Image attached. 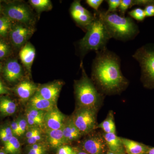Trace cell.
Masks as SVG:
<instances>
[{
  "mask_svg": "<svg viewBox=\"0 0 154 154\" xmlns=\"http://www.w3.org/2000/svg\"><path fill=\"white\" fill-rule=\"evenodd\" d=\"M96 52L92 75L97 85L108 94L122 91L128 85V81L122 73L119 57L107 48Z\"/></svg>",
  "mask_w": 154,
  "mask_h": 154,
  "instance_id": "1",
  "label": "cell"
},
{
  "mask_svg": "<svg viewBox=\"0 0 154 154\" xmlns=\"http://www.w3.org/2000/svg\"><path fill=\"white\" fill-rule=\"evenodd\" d=\"M95 14L103 22L111 38L126 41L133 39L139 33L137 25L129 17L104 11H98Z\"/></svg>",
  "mask_w": 154,
  "mask_h": 154,
  "instance_id": "2",
  "label": "cell"
},
{
  "mask_svg": "<svg viewBox=\"0 0 154 154\" xmlns=\"http://www.w3.org/2000/svg\"><path fill=\"white\" fill-rule=\"evenodd\" d=\"M82 77L75 82V94L79 107L97 109L101 102V95L87 75L82 62L81 64Z\"/></svg>",
  "mask_w": 154,
  "mask_h": 154,
  "instance_id": "3",
  "label": "cell"
},
{
  "mask_svg": "<svg viewBox=\"0 0 154 154\" xmlns=\"http://www.w3.org/2000/svg\"><path fill=\"white\" fill-rule=\"evenodd\" d=\"M95 18L86 30L85 36L79 41L80 49L84 53L91 51L96 52L106 48L111 37L105 25L95 14Z\"/></svg>",
  "mask_w": 154,
  "mask_h": 154,
  "instance_id": "4",
  "label": "cell"
},
{
  "mask_svg": "<svg viewBox=\"0 0 154 154\" xmlns=\"http://www.w3.org/2000/svg\"><path fill=\"white\" fill-rule=\"evenodd\" d=\"M133 57L139 63L145 79L154 85V45H147L140 48Z\"/></svg>",
  "mask_w": 154,
  "mask_h": 154,
  "instance_id": "5",
  "label": "cell"
},
{
  "mask_svg": "<svg viewBox=\"0 0 154 154\" xmlns=\"http://www.w3.org/2000/svg\"><path fill=\"white\" fill-rule=\"evenodd\" d=\"M97 109L79 107L72 116L73 121L82 135L88 134L96 128Z\"/></svg>",
  "mask_w": 154,
  "mask_h": 154,
  "instance_id": "6",
  "label": "cell"
},
{
  "mask_svg": "<svg viewBox=\"0 0 154 154\" xmlns=\"http://www.w3.org/2000/svg\"><path fill=\"white\" fill-rule=\"evenodd\" d=\"M4 16L11 21L28 24L32 19V15L27 6L20 3H12L8 4L3 10Z\"/></svg>",
  "mask_w": 154,
  "mask_h": 154,
  "instance_id": "7",
  "label": "cell"
},
{
  "mask_svg": "<svg viewBox=\"0 0 154 154\" xmlns=\"http://www.w3.org/2000/svg\"><path fill=\"white\" fill-rule=\"evenodd\" d=\"M70 11L75 22L86 30L95 18V15H93L82 5L80 1H75L72 3Z\"/></svg>",
  "mask_w": 154,
  "mask_h": 154,
  "instance_id": "8",
  "label": "cell"
},
{
  "mask_svg": "<svg viewBox=\"0 0 154 154\" xmlns=\"http://www.w3.org/2000/svg\"><path fill=\"white\" fill-rule=\"evenodd\" d=\"M11 42L14 46L20 48L26 44L28 38L33 33L32 29L21 24H16L11 26L10 32Z\"/></svg>",
  "mask_w": 154,
  "mask_h": 154,
  "instance_id": "9",
  "label": "cell"
},
{
  "mask_svg": "<svg viewBox=\"0 0 154 154\" xmlns=\"http://www.w3.org/2000/svg\"><path fill=\"white\" fill-rule=\"evenodd\" d=\"M82 147L88 154H105L107 148L103 137L98 134L85 139L83 141Z\"/></svg>",
  "mask_w": 154,
  "mask_h": 154,
  "instance_id": "10",
  "label": "cell"
},
{
  "mask_svg": "<svg viewBox=\"0 0 154 154\" xmlns=\"http://www.w3.org/2000/svg\"><path fill=\"white\" fill-rule=\"evenodd\" d=\"M66 120L64 115L55 107L45 113V126L47 129H60L62 128Z\"/></svg>",
  "mask_w": 154,
  "mask_h": 154,
  "instance_id": "11",
  "label": "cell"
},
{
  "mask_svg": "<svg viewBox=\"0 0 154 154\" xmlns=\"http://www.w3.org/2000/svg\"><path fill=\"white\" fill-rule=\"evenodd\" d=\"M3 75L9 83L16 82L22 75V69L19 62L16 59L9 60L3 67Z\"/></svg>",
  "mask_w": 154,
  "mask_h": 154,
  "instance_id": "12",
  "label": "cell"
},
{
  "mask_svg": "<svg viewBox=\"0 0 154 154\" xmlns=\"http://www.w3.org/2000/svg\"><path fill=\"white\" fill-rule=\"evenodd\" d=\"M63 85L59 81L45 84L38 88L36 93L42 98L56 103Z\"/></svg>",
  "mask_w": 154,
  "mask_h": 154,
  "instance_id": "13",
  "label": "cell"
},
{
  "mask_svg": "<svg viewBox=\"0 0 154 154\" xmlns=\"http://www.w3.org/2000/svg\"><path fill=\"white\" fill-rule=\"evenodd\" d=\"M37 86L30 81H22L14 88V91L22 100H29L37 91Z\"/></svg>",
  "mask_w": 154,
  "mask_h": 154,
  "instance_id": "14",
  "label": "cell"
},
{
  "mask_svg": "<svg viewBox=\"0 0 154 154\" xmlns=\"http://www.w3.org/2000/svg\"><path fill=\"white\" fill-rule=\"evenodd\" d=\"M62 131L66 143L78 140L82 135L74 123L72 116L66 120Z\"/></svg>",
  "mask_w": 154,
  "mask_h": 154,
  "instance_id": "15",
  "label": "cell"
},
{
  "mask_svg": "<svg viewBox=\"0 0 154 154\" xmlns=\"http://www.w3.org/2000/svg\"><path fill=\"white\" fill-rule=\"evenodd\" d=\"M45 111H42L28 107L26 114V118L28 122V128L45 126L44 119Z\"/></svg>",
  "mask_w": 154,
  "mask_h": 154,
  "instance_id": "16",
  "label": "cell"
},
{
  "mask_svg": "<svg viewBox=\"0 0 154 154\" xmlns=\"http://www.w3.org/2000/svg\"><path fill=\"white\" fill-rule=\"evenodd\" d=\"M56 103L42 98L37 93L29 100V107L36 110L47 111L56 107Z\"/></svg>",
  "mask_w": 154,
  "mask_h": 154,
  "instance_id": "17",
  "label": "cell"
},
{
  "mask_svg": "<svg viewBox=\"0 0 154 154\" xmlns=\"http://www.w3.org/2000/svg\"><path fill=\"white\" fill-rule=\"evenodd\" d=\"M19 57L22 63L28 71H30L36 55V50L33 45L28 42L19 52Z\"/></svg>",
  "mask_w": 154,
  "mask_h": 154,
  "instance_id": "18",
  "label": "cell"
},
{
  "mask_svg": "<svg viewBox=\"0 0 154 154\" xmlns=\"http://www.w3.org/2000/svg\"><path fill=\"white\" fill-rule=\"evenodd\" d=\"M123 148L128 154H146L148 146L128 139L121 138Z\"/></svg>",
  "mask_w": 154,
  "mask_h": 154,
  "instance_id": "19",
  "label": "cell"
},
{
  "mask_svg": "<svg viewBox=\"0 0 154 154\" xmlns=\"http://www.w3.org/2000/svg\"><path fill=\"white\" fill-rule=\"evenodd\" d=\"M45 134L48 143L51 147L58 149L61 146L66 144L62 128L59 130L46 129Z\"/></svg>",
  "mask_w": 154,
  "mask_h": 154,
  "instance_id": "20",
  "label": "cell"
},
{
  "mask_svg": "<svg viewBox=\"0 0 154 154\" xmlns=\"http://www.w3.org/2000/svg\"><path fill=\"white\" fill-rule=\"evenodd\" d=\"M17 110V105L14 100L6 96H0V115L3 117L14 115Z\"/></svg>",
  "mask_w": 154,
  "mask_h": 154,
  "instance_id": "21",
  "label": "cell"
},
{
  "mask_svg": "<svg viewBox=\"0 0 154 154\" xmlns=\"http://www.w3.org/2000/svg\"><path fill=\"white\" fill-rule=\"evenodd\" d=\"M103 137L109 150L113 152H123L124 148L121 138L117 136L116 133H105Z\"/></svg>",
  "mask_w": 154,
  "mask_h": 154,
  "instance_id": "22",
  "label": "cell"
},
{
  "mask_svg": "<svg viewBox=\"0 0 154 154\" xmlns=\"http://www.w3.org/2000/svg\"><path fill=\"white\" fill-rule=\"evenodd\" d=\"M3 149L7 154H21V144L18 138L13 136L4 145Z\"/></svg>",
  "mask_w": 154,
  "mask_h": 154,
  "instance_id": "23",
  "label": "cell"
},
{
  "mask_svg": "<svg viewBox=\"0 0 154 154\" xmlns=\"http://www.w3.org/2000/svg\"><path fill=\"white\" fill-rule=\"evenodd\" d=\"M96 128H101L105 133H116V128L112 112H109L107 118L97 125Z\"/></svg>",
  "mask_w": 154,
  "mask_h": 154,
  "instance_id": "24",
  "label": "cell"
},
{
  "mask_svg": "<svg viewBox=\"0 0 154 154\" xmlns=\"http://www.w3.org/2000/svg\"><path fill=\"white\" fill-rule=\"evenodd\" d=\"M13 136L11 122L0 125V141L3 145L7 143Z\"/></svg>",
  "mask_w": 154,
  "mask_h": 154,
  "instance_id": "25",
  "label": "cell"
},
{
  "mask_svg": "<svg viewBox=\"0 0 154 154\" xmlns=\"http://www.w3.org/2000/svg\"><path fill=\"white\" fill-rule=\"evenodd\" d=\"M12 21L5 16L0 17V36L6 37L10 32Z\"/></svg>",
  "mask_w": 154,
  "mask_h": 154,
  "instance_id": "26",
  "label": "cell"
},
{
  "mask_svg": "<svg viewBox=\"0 0 154 154\" xmlns=\"http://www.w3.org/2000/svg\"><path fill=\"white\" fill-rule=\"evenodd\" d=\"M47 146L43 143H39L29 145L27 149V154H46Z\"/></svg>",
  "mask_w": 154,
  "mask_h": 154,
  "instance_id": "27",
  "label": "cell"
},
{
  "mask_svg": "<svg viewBox=\"0 0 154 154\" xmlns=\"http://www.w3.org/2000/svg\"><path fill=\"white\" fill-rule=\"evenodd\" d=\"M29 2L38 11H46L51 8V2L49 0H30Z\"/></svg>",
  "mask_w": 154,
  "mask_h": 154,
  "instance_id": "28",
  "label": "cell"
},
{
  "mask_svg": "<svg viewBox=\"0 0 154 154\" xmlns=\"http://www.w3.org/2000/svg\"><path fill=\"white\" fill-rule=\"evenodd\" d=\"M131 17L138 21H143L146 18V15L143 9L137 8L129 11L128 13Z\"/></svg>",
  "mask_w": 154,
  "mask_h": 154,
  "instance_id": "29",
  "label": "cell"
},
{
  "mask_svg": "<svg viewBox=\"0 0 154 154\" xmlns=\"http://www.w3.org/2000/svg\"><path fill=\"white\" fill-rule=\"evenodd\" d=\"M11 49L8 45L2 38H0V60L3 59L10 55Z\"/></svg>",
  "mask_w": 154,
  "mask_h": 154,
  "instance_id": "30",
  "label": "cell"
},
{
  "mask_svg": "<svg viewBox=\"0 0 154 154\" xmlns=\"http://www.w3.org/2000/svg\"><path fill=\"white\" fill-rule=\"evenodd\" d=\"M18 122V125H19V131H20L21 137L23 135L25 134L28 128V122L26 117H23L22 116H19L17 119Z\"/></svg>",
  "mask_w": 154,
  "mask_h": 154,
  "instance_id": "31",
  "label": "cell"
},
{
  "mask_svg": "<svg viewBox=\"0 0 154 154\" xmlns=\"http://www.w3.org/2000/svg\"><path fill=\"white\" fill-rule=\"evenodd\" d=\"M132 7V0H121L118 9L122 17H124L127 10Z\"/></svg>",
  "mask_w": 154,
  "mask_h": 154,
  "instance_id": "32",
  "label": "cell"
},
{
  "mask_svg": "<svg viewBox=\"0 0 154 154\" xmlns=\"http://www.w3.org/2000/svg\"><path fill=\"white\" fill-rule=\"evenodd\" d=\"M108 5L107 13H114L118 8L121 0H107L106 1Z\"/></svg>",
  "mask_w": 154,
  "mask_h": 154,
  "instance_id": "33",
  "label": "cell"
},
{
  "mask_svg": "<svg viewBox=\"0 0 154 154\" xmlns=\"http://www.w3.org/2000/svg\"><path fill=\"white\" fill-rule=\"evenodd\" d=\"M43 140V135L42 134V132L39 133L33 136L32 137L27 139V143L29 145L39 143L42 142Z\"/></svg>",
  "mask_w": 154,
  "mask_h": 154,
  "instance_id": "34",
  "label": "cell"
},
{
  "mask_svg": "<svg viewBox=\"0 0 154 154\" xmlns=\"http://www.w3.org/2000/svg\"><path fill=\"white\" fill-rule=\"evenodd\" d=\"M41 128L38 127H33L28 128L26 133L25 134L26 140L32 137L39 133L42 132Z\"/></svg>",
  "mask_w": 154,
  "mask_h": 154,
  "instance_id": "35",
  "label": "cell"
},
{
  "mask_svg": "<svg viewBox=\"0 0 154 154\" xmlns=\"http://www.w3.org/2000/svg\"><path fill=\"white\" fill-rule=\"evenodd\" d=\"M11 126L14 136L17 138L21 137L20 131L17 119L13 120L11 122Z\"/></svg>",
  "mask_w": 154,
  "mask_h": 154,
  "instance_id": "36",
  "label": "cell"
},
{
  "mask_svg": "<svg viewBox=\"0 0 154 154\" xmlns=\"http://www.w3.org/2000/svg\"><path fill=\"white\" fill-rule=\"evenodd\" d=\"M74 148L67 145H64L57 149V154H70L73 151Z\"/></svg>",
  "mask_w": 154,
  "mask_h": 154,
  "instance_id": "37",
  "label": "cell"
},
{
  "mask_svg": "<svg viewBox=\"0 0 154 154\" xmlns=\"http://www.w3.org/2000/svg\"><path fill=\"white\" fill-rule=\"evenodd\" d=\"M87 4L95 10L96 12L99 11V8L103 2L102 0H87L86 1Z\"/></svg>",
  "mask_w": 154,
  "mask_h": 154,
  "instance_id": "38",
  "label": "cell"
},
{
  "mask_svg": "<svg viewBox=\"0 0 154 154\" xmlns=\"http://www.w3.org/2000/svg\"><path fill=\"white\" fill-rule=\"evenodd\" d=\"M154 4V0H132V7L135 5L146 6Z\"/></svg>",
  "mask_w": 154,
  "mask_h": 154,
  "instance_id": "39",
  "label": "cell"
},
{
  "mask_svg": "<svg viewBox=\"0 0 154 154\" xmlns=\"http://www.w3.org/2000/svg\"><path fill=\"white\" fill-rule=\"evenodd\" d=\"M146 17H152L154 16V4L146 6L144 9Z\"/></svg>",
  "mask_w": 154,
  "mask_h": 154,
  "instance_id": "40",
  "label": "cell"
},
{
  "mask_svg": "<svg viewBox=\"0 0 154 154\" xmlns=\"http://www.w3.org/2000/svg\"><path fill=\"white\" fill-rule=\"evenodd\" d=\"M10 91L9 88L3 83L2 80L0 79V96H4V95L10 94Z\"/></svg>",
  "mask_w": 154,
  "mask_h": 154,
  "instance_id": "41",
  "label": "cell"
},
{
  "mask_svg": "<svg viewBox=\"0 0 154 154\" xmlns=\"http://www.w3.org/2000/svg\"><path fill=\"white\" fill-rule=\"evenodd\" d=\"M77 154H88L82 149L77 148Z\"/></svg>",
  "mask_w": 154,
  "mask_h": 154,
  "instance_id": "42",
  "label": "cell"
},
{
  "mask_svg": "<svg viewBox=\"0 0 154 154\" xmlns=\"http://www.w3.org/2000/svg\"><path fill=\"white\" fill-rule=\"evenodd\" d=\"M106 154H124L123 152H113L108 150Z\"/></svg>",
  "mask_w": 154,
  "mask_h": 154,
  "instance_id": "43",
  "label": "cell"
},
{
  "mask_svg": "<svg viewBox=\"0 0 154 154\" xmlns=\"http://www.w3.org/2000/svg\"><path fill=\"white\" fill-rule=\"evenodd\" d=\"M146 154H154V147H149Z\"/></svg>",
  "mask_w": 154,
  "mask_h": 154,
  "instance_id": "44",
  "label": "cell"
},
{
  "mask_svg": "<svg viewBox=\"0 0 154 154\" xmlns=\"http://www.w3.org/2000/svg\"><path fill=\"white\" fill-rule=\"evenodd\" d=\"M70 154H77V149L74 148L73 151L72 152V153Z\"/></svg>",
  "mask_w": 154,
  "mask_h": 154,
  "instance_id": "45",
  "label": "cell"
},
{
  "mask_svg": "<svg viewBox=\"0 0 154 154\" xmlns=\"http://www.w3.org/2000/svg\"><path fill=\"white\" fill-rule=\"evenodd\" d=\"M0 154H7L5 151L3 149H0Z\"/></svg>",
  "mask_w": 154,
  "mask_h": 154,
  "instance_id": "46",
  "label": "cell"
},
{
  "mask_svg": "<svg viewBox=\"0 0 154 154\" xmlns=\"http://www.w3.org/2000/svg\"><path fill=\"white\" fill-rule=\"evenodd\" d=\"M2 63L0 62V73L2 72Z\"/></svg>",
  "mask_w": 154,
  "mask_h": 154,
  "instance_id": "47",
  "label": "cell"
},
{
  "mask_svg": "<svg viewBox=\"0 0 154 154\" xmlns=\"http://www.w3.org/2000/svg\"><path fill=\"white\" fill-rule=\"evenodd\" d=\"M1 9H2V7H1V2L0 1V12H1Z\"/></svg>",
  "mask_w": 154,
  "mask_h": 154,
  "instance_id": "48",
  "label": "cell"
}]
</instances>
